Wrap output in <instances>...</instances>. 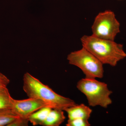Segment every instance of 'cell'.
<instances>
[{
	"mask_svg": "<svg viewBox=\"0 0 126 126\" xmlns=\"http://www.w3.org/2000/svg\"><path fill=\"white\" fill-rule=\"evenodd\" d=\"M23 82V90L29 98L40 100L50 108L64 111L76 104L73 100L55 92L29 73L24 75Z\"/></svg>",
	"mask_w": 126,
	"mask_h": 126,
	"instance_id": "obj_1",
	"label": "cell"
},
{
	"mask_svg": "<svg viewBox=\"0 0 126 126\" xmlns=\"http://www.w3.org/2000/svg\"><path fill=\"white\" fill-rule=\"evenodd\" d=\"M69 63L80 68L86 78H102L103 77V64L90 52L82 47L71 52L67 56Z\"/></svg>",
	"mask_w": 126,
	"mask_h": 126,
	"instance_id": "obj_4",
	"label": "cell"
},
{
	"mask_svg": "<svg viewBox=\"0 0 126 126\" xmlns=\"http://www.w3.org/2000/svg\"><path fill=\"white\" fill-rule=\"evenodd\" d=\"M29 122L28 119H25L19 117L9 124L8 126H27Z\"/></svg>",
	"mask_w": 126,
	"mask_h": 126,
	"instance_id": "obj_13",
	"label": "cell"
},
{
	"mask_svg": "<svg viewBox=\"0 0 126 126\" xmlns=\"http://www.w3.org/2000/svg\"><path fill=\"white\" fill-rule=\"evenodd\" d=\"M52 109L48 107H44L40 109L30 116L29 117V121L33 126H43V123Z\"/></svg>",
	"mask_w": 126,
	"mask_h": 126,
	"instance_id": "obj_9",
	"label": "cell"
},
{
	"mask_svg": "<svg viewBox=\"0 0 126 126\" xmlns=\"http://www.w3.org/2000/svg\"><path fill=\"white\" fill-rule=\"evenodd\" d=\"M13 99L8 89L0 90V110L11 109Z\"/></svg>",
	"mask_w": 126,
	"mask_h": 126,
	"instance_id": "obj_11",
	"label": "cell"
},
{
	"mask_svg": "<svg viewBox=\"0 0 126 126\" xmlns=\"http://www.w3.org/2000/svg\"><path fill=\"white\" fill-rule=\"evenodd\" d=\"M82 47L92 53L103 64L114 67L126 57L123 45L114 41L104 39L91 35L81 39Z\"/></svg>",
	"mask_w": 126,
	"mask_h": 126,
	"instance_id": "obj_2",
	"label": "cell"
},
{
	"mask_svg": "<svg viewBox=\"0 0 126 126\" xmlns=\"http://www.w3.org/2000/svg\"><path fill=\"white\" fill-rule=\"evenodd\" d=\"M45 107L47 106L42 101L33 98H29L23 100L14 99L11 109L20 117L29 119L32 113Z\"/></svg>",
	"mask_w": 126,
	"mask_h": 126,
	"instance_id": "obj_6",
	"label": "cell"
},
{
	"mask_svg": "<svg viewBox=\"0 0 126 126\" xmlns=\"http://www.w3.org/2000/svg\"><path fill=\"white\" fill-rule=\"evenodd\" d=\"M77 88L86 96L90 106H99L106 108L112 103L110 96L112 92L107 84L95 79H82L78 82Z\"/></svg>",
	"mask_w": 126,
	"mask_h": 126,
	"instance_id": "obj_3",
	"label": "cell"
},
{
	"mask_svg": "<svg viewBox=\"0 0 126 126\" xmlns=\"http://www.w3.org/2000/svg\"><path fill=\"white\" fill-rule=\"evenodd\" d=\"M19 117L10 109L0 110V126H8Z\"/></svg>",
	"mask_w": 126,
	"mask_h": 126,
	"instance_id": "obj_10",
	"label": "cell"
},
{
	"mask_svg": "<svg viewBox=\"0 0 126 126\" xmlns=\"http://www.w3.org/2000/svg\"><path fill=\"white\" fill-rule=\"evenodd\" d=\"M120 24L113 12L109 10L101 12L96 16L92 30V36L114 41L120 32Z\"/></svg>",
	"mask_w": 126,
	"mask_h": 126,
	"instance_id": "obj_5",
	"label": "cell"
},
{
	"mask_svg": "<svg viewBox=\"0 0 126 126\" xmlns=\"http://www.w3.org/2000/svg\"><path fill=\"white\" fill-rule=\"evenodd\" d=\"M90 124L88 120L83 119H75L68 120L67 126H89Z\"/></svg>",
	"mask_w": 126,
	"mask_h": 126,
	"instance_id": "obj_12",
	"label": "cell"
},
{
	"mask_svg": "<svg viewBox=\"0 0 126 126\" xmlns=\"http://www.w3.org/2000/svg\"><path fill=\"white\" fill-rule=\"evenodd\" d=\"M65 111L67 113L68 120L75 119H89L92 110L88 106L84 104L76 105L65 109Z\"/></svg>",
	"mask_w": 126,
	"mask_h": 126,
	"instance_id": "obj_7",
	"label": "cell"
},
{
	"mask_svg": "<svg viewBox=\"0 0 126 126\" xmlns=\"http://www.w3.org/2000/svg\"><path fill=\"white\" fill-rule=\"evenodd\" d=\"M10 83V80L4 75L0 72V90L7 88V85Z\"/></svg>",
	"mask_w": 126,
	"mask_h": 126,
	"instance_id": "obj_14",
	"label": "cell"
},
{
	"mask_svg": "<svg viewBox=\"0 0 126 126\" xmlns=\"http://www.w3.org/2000/svg\"><path fill=\"white\" fill-rule=\"evenodd\" d=\"M65 119L63 110L52 109L44 122L43 126H59Z\"/></svg>",
	"mask_w": 126,
	"mask_h": 126,
	"instance_id": "obj_8",
	"label": "cell"
}]
</instances>
